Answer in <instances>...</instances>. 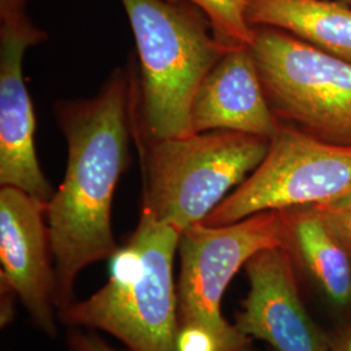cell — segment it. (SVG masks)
<instances>
[{"instance_id":"6da1fadb","label":"cell","mask_w":351,"mask_h":351,"mask_svg":"<svg viewBox=\"0 0 351 351\" xmlns=\"http://www.w3.org/2000/svg\"><path fill=\"white\" fill-rule=\"evenodd\" d=\"M137 91L134 80L116 69L94 97L56 103L68 159L63 182L47 203L46 221L59 311L75 302L78 275L119 250L111 220L113 194L130 160Z\"/></svg>"},{"instance_id":"7a4b0ae2","label":"cell","mask_w":351,"mask_h":351,"mask_svg":"<svg viewBox=\"0 0 351 351\" xmlns=\"http://www.w3.org/2000/svg\"><path fill=\"white\" fill-rule=\"evenodd\" d=\"M181 233L142 208L137 228L111 258L107 284L60 310L59 320L103 330L130 351H178L173 262Z\"/></svg>"},{"instance_id":"3957f363","label":"cell","mask_w":351,"mask_h":351,"mask_svg":"<svg viewBox=\"0 0 351 351\" xmlns=\"http://www.w3.org/2000/svg\"><path fill=\"white\" fill-rule=\"evenodd\" d=\"M141 63L138 106L147 139L191 133L190 113L204 78L233 46L186 0H120Z\"/></svg>"},{"instance_id":"277c9868","label":"cell","mask_w":351,"mask_h":351,"mask_svg":"<svg viewBox=\"0 0 351 351\" xmlns=\"http://www.w3.org/2000/svg\"><path fill=\"white\" fill-rule=\"evenodd\" d=\"M271 139L228 130L147 139L142 208L184 232L262 163Z\"/></svg>"},{"instance_id":"5b68a950","label":"cell","mask_w":351,"mask_h":351,"mask_svg":"<svg viewBox=\"0 0 351 351\" xmlns=\"http://www.w3.org/2000/svg\"><path fill=\"white\" fill-rule=\"evenodd\" d=\"M274 246H281L278 211L254 213L226 226L186 228L178 243V330L211 336L223 351H255L252 339L226 320L221 301L250 258Z\"/></svg>"},{"instance_id":"8992f818","label":"cell","mask_w":351,"mask_h":351,"mask_svg":"<svg viewBox=\"0 0 351 351\" xmlns=\"http://www.w3.org/2000/svg\"><path fill=\"white\" fill-rule=\"evenodd\" d=\"M254 53L277 119L319 139L351 146V63L287 32L254 26Z\"/></svg>"},{"instance_id":"52a82bcc","label":"cell","mask_w":351,"mask_h":351,"mask_svg":"<svg viewBox=\"0 0 351 351\" xmlns=\"http://www.w3.org/2000/svg\"><path fill=\"white\" fill-rule=\"evenodd\" d=\"M351 197V146L281 123L259 164L202 223L226 226L264 211L323 206Z\"/></svg>"},{"instance_id":"ba28073f","label":"cell","mask_w":351,"mask_h":351,"mask_svg":"<svg viewBox=\"0 0 351 351\" xmlns=\"http://www.w3.org/2000/svg\"><path fill=\"white\" fill-rule=\"evenodd\" d=\"M245 269L250 288L234 323L245 336L275 351H333L332 336L302 301L298 269L285 247L256 252Z\"/></svg>"},{"instance_id":"9c48e42d","label":"cell","mask_w":351,"mask_h":351,"mask_svg":"<svg viewBox=\"0 0 351 351\" xmlns=\"http://www.w3.org/2000/svg\"><path fill=\"white\" fill-rule=\"evenodd\" d=\"M49 34L25 20L0 21V185L21 189L45 204L53 188L36 150V114L24 78L26 51Z\"/></svg>"},{"instance_id":"30bf717a","label":"cell","mask_w":351,"mask_h":351,"mask_svg":"<svg viewBox=\"0 0 351 351\" xmlns=\"http://www.w3.org/2000/svg\"><path fill=\"white\" fill-rule=\"evenodd\" d=\"M46 207L21 189H0V285L14 293L42 332L55 336L56 275Z\"/></svg>"},{"instance_id":"8fae6325","label":"cell","mask_w":351,"mask_h":351,"mask_svg":"<svg viewBox=\"0 0 351 351\" xmlns=\"http://www.w3.org/2000/svg\"><path fill=\"white\" fill-rule=\"evenodd\" d=\"M191 133L228 130L271 139L281 121L271 110L250 46L236 45L204 78L190 113Z\"/></svg>"},{"instance_id":"7c38bea8","label":"cell","mask_w":351,"mask_h":351,"mask_svg":"<svg viewBox=\"0 0 351 351\" xmlns=\"http://www.w3.org/2000/svg\"><path fill=\"white\" fill-rule=\"evenodd\" d=\"M281 246L335 308L351 307V259L316 206L280 210Z\"/></svg>"},{"instance_id":"4fadbf2b","label":"cell","mask_w":351,"mask_h":351,"mask_svg":"<svg viewBox=\"0 0 351 351\" xmlns=\"http://www.w3.org/2000/svg\"><path fill=\"white\" fill-rule=\"evenodd\" d=\"M251 26L287 32L351 63V7L336 0H246Z\"/></svg>"},{"instance_id":"5bb4252c","label":"cell","mask_w":351,"mask_h":351,"mask_svg":"<svg viewBox=\"0 0 351 351\" xmlns=\"http://www.w3.org/2000/svg\"><path fill=\"white\" fill-rule=\"evenodd\" d=\"M181 1V0H168ZM208 17L216 36L232 45L251 46L254 26L246 17V0H186Z\"/></svg>"},{"instance_id":"9a60e30c","label":"cell","mask_w":351,"mask_h":351,"mask_svg":"<svg viewBox=\"0 0 351 351\" xmlns=\"http://www.w3.org/2000/svg\"><path fill=\"white\" fill-rule=\"evenodd\" d=\"M316 207L326 219V224L339 237L351 259V197Z\"/></svg>"},{"instance_id":"2e32d148","label":"cell","mask_w":351,"mask_h":351,"mask_svg":"<svg viewBox=\"0 0 351 351\" xmlns=\"http://www.w3.org/2000/svg\"><path fill=\"white\" fill-rule=\"evenodd\" d=\"M71 351H117L94 333L73 329L68 336Z\"/></svg>"},{"instance_id":"e0dca14e","label":"cell","mask_w":351,"mask_h":351,"mask_svg":"<svg viewBox=\"0 0 351 351\" xmlns=\"http://www.w3.org/2000/svg\"><path fill=\"white\" fill-rule=\"evenodd\" d=\"M332 349L333 351H351V323L332 335Z\"/></svg>"},{"instance_id":"ac0fdd59","label":"cell","mask_w":351,"mask_h":351,"mask_svg":"<svg viewBox=\"0 0 351 351\" xmlns=\"http://www.w3.org/2000/svg\"><path fill=\"white\" fill-rule=\"evenodd\" d=\"M336 1H339V3H342V4H346V5L351 7V0H336Z\"/></svg>"},{"instance_id":"d6986e66","label":"cell","mask_w":351,"mask_h":351,"mask_svg":"<svg viewBox=\"0 0 351 351\" xmlns=\"http://www.w3.org/2000/svg\"><path fill=\"white\" fill-rule=\"evenodd\" d=\"M267 351H275V350H272V349H268V350Z\"/></svg>"}]
</instances>
